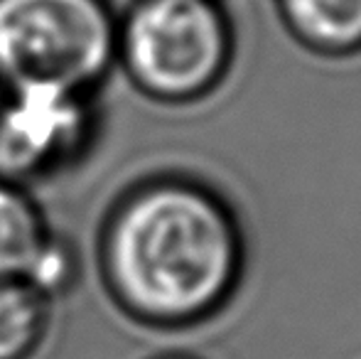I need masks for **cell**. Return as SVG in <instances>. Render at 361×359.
Returning <instances> with one entry per match:
<instances>
[{
	"label": "cell",
	"mask_w": 361,
	"mask_h": 359,
	"mask_svg": "<svg viewBox=\"0 0 361 359\" xmlns=\"http://www.w3.org/2000/svg\"><path fill=\"white\" fill-rule=\"evenodd\" d=\"M111 300L147 327H190L233 298L246 266L236 212L209 185L157 175L126 190L99 231Z\"/></svg>",
	"instance_id": "6da1fadb"
},
{
	"label": "cell",
	"mask_w": 361,
	"mask_h": 359,
	"mask_svg": "<svg viewBox=\"0 0 361 359\" xmlns=\"http://www.w3.org/2000/svg\"><path fill=\"white\" fill-rule=\"evenodd\" d=\"M231 59L233 28L219 0H133L118 18L116 64L152 101L204 99Z\"/></svg>",
	"instance_id": "7a4b0ae2"
},
{
	"label": "cell",
	"mask_w": 361,
	"mask_h": 359,
	"mask_svg": "<svg viewBox=\"0 0 361 359\" xmlns=\"http://www.w3.org/2000/svg\"><path fill=\"white\" fill-rule=\"evenodd\" d=\"M116 52L109 0H0V87L96 94Z\"/></svg>",
	"instance_id": "3957f363"
},
{
	"label": "cell",
	"mask_w": 361,
	"mask_h": 359,
	"mask_svg": "<svg viewBox=\"0 0 361 359\" xmlns=\"http://www.w3.org/2000/svg\"><path fill=\"white\" fill-rule=\"evenodd\" d=\"M94 94L0 87V180L32 187L76 168L96 145Z\"/></svg>",
	"instance_id": "277c9868"
},
{
	"label": "cell",
	"mask_w": 361,
	"mask_h": 359,
	"mask_svg": "<svg viewBox=\"0 0 361 359\" xmlns=\"http://www.w3.org/2000/svg\"><path fill=\"white\" fill-rule=\"evenodd\" d=\"M293 37L324 57L361 52V0H278Z\"/></svg>",
	"instance_id": "5b68a950"
},
{
	"label": "cell",
	"mask_w": 361,
	"mask_h": 359,
	"mask_svg": "<svg viewBox=\"0 0 361 359\" xmlns=\"http://www.w3.org/2000/svg\"><path fill=\"white\" fill-rule=\"evenodd\" d=\"M52 231L30 187L0 180V278L23 281Z\"/></svg>",
	"instance_id": "8992f818"
},
{
	"label": "cell",
	"mask_w": 361,
	"mask_h": 359,
	"mask_svg": "<svg viewBox=\"0 0 361 359\" xmlns=\"http://www.w3.org/2000/svg\"><path fill=\"white\" fill-rule=\"evenodd\" d=\"M52 322V303L20 278H0V359H32Z\"/></svg>",
	"instance_id": "52a82bcc"
},
{
	"label": "cell",
	"mask_w": 361,
	"mask_h": 359,
	"mask_svg": "<svg viewBox=\"0 0 361 359\" xmlns=\"http://www.w3.org/2000/svg\"><path fill=\"white\" fill-rule=\"evenodd\" d=\"M79 273L81 259L74 241L59 231H52L23 281L30 288H35L39 296L47 298L49 303H54L57 298L74 291Z\"/></svg>",
	"instance_id": "ba28073f"
},
{
	"label": "cell",
	"mask_w": 361,
	"mask_h": 359,
	"mask_svg": "<svg viewBox=\"0 0 361 359\" xmlns=\"http://www.w3.org/2000/svg\"><path fill=\"white\" fill-rule=\"evenodd\" d=\"M152 359H200V357H192V355H180V352H175V355H160V357H152Z\"/></svg>",
	"instance_id": "9c48e42d"
}]
</instances>
